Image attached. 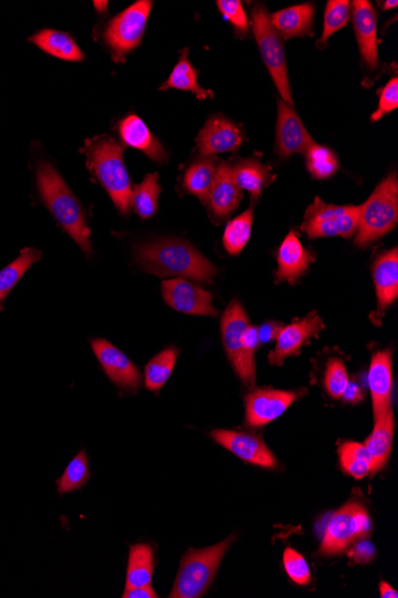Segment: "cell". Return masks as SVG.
<instances>
[{"label":"cell","mask_w":398,"mask_h":598,"mask_svg":"<svg viewBox=\"0 0 398 598\" xmlns=\"http://www.w3.org/2000/svg\"><path fill=\"white\" fill-rule=\"evenodd\" d=\"M253 207L239 215L227 225L223 234V245L230 255H239L251 238Z\"/></svg>","instance_id":"cell-36"},{"label":"cell","mask_w":398,"mask_h":598,"mask_svg":"<svg viewBox=\"0 0 398 598\" xmlns=\"http://www.w3.org/2000/svg\"><path fill=\"white\" fill-rule=\"evenodd\" d=\"M124 145L133 147L146 154L154 162L163 163L167 159V152L160 141L149 131L146 123L139 116L129 115L118 125Z\"/></svg>","instance_id":"cell-22"},{"label":"cell","mask_w":398,"mask_h":598,"mask_svg":"<svg viewBox=\"0 0 398 598\" xmlns=\"http://www.w3.org/2000/svg\"><path fill=\"white\" fill-rule=\"evenodd\" d=\"M373 546L369 544V542H360L359 545L352 550V557L359 561V563H368L371 559H373Z\"/></svg>","instance_id":"cell-45"},{"label":"cell","mask_w":398,"mask_h":598,"mask_svg":"<svg viewBox=\"0 0 398 598\" xmlns=\"http://www.w3.org/2000/svg\"><path fill=\"white\" fill-rule=\"evenodd\" d=\"M242 199V191L236 186L232 165L222 162L216 169L213 188L210 190L209 205L217 218L225 219L236 211Z\"/></svg>","instance_id":"cell-21"},{"label":"cell","mask_w":398,"mask_h":598,"mask_svg":"<svg viewBox=\"0 0 398 598\" xmlns=\"http://www.w3.org/2000/svg\"><path fill=\"white\" fill-rule=\"evenodd\" d=\"M375 419L385 415L391 406L393 396V350L377 351L372 356L368 375Z\"/></svg>","instance_id":"cell-17"},{"label":"cell","mask_w":398,"mask_h":598,"mask_svg":"<svg viewBox=\"0 0 398 598\" xmlns=\"http://www.w3.org/2000/svg\"><path fill=\"white\" fill-rule=\"evenodd\" d=\"M216 169V159L210 157L198 160L185 172L184 188L197 196L204 205H209V195L215 181Z\"/></svg>","instance_id":"cell-29"},{"label":"cell","mask_w":398,"mask_h":598,"mask_svg":"<svg viewBox=\"0 0 398 598\" xmlns=\"http://www.w3.org/2000/svg\"><path fill=\"white\" fill-rule=\"evenodd\" d=\"M378 299V310L384 312L398 298V252L397 248L384 252L373 264Z\"/></svg>","instance_id":"cell-23"},{"label":"cell","mask_w":398,"mask_h":598,"mask_svg":"<svg viewBox=\"0 0 398 598\" xmlns=\"http://www.w3.org/2000/svg\"><path fill=\"white\" fill-rule=\"evenodd\" d=\"M235 536L203 550L190 548L180 561L176 582L171 591V598L202 597L213 584L223 558L232 546Z\"/></svg>","instance_id":"cell-5"},{"label":"cell","mask_w":398,"mask_h":598,"mask_svg":"<svg viewBox=\"0 0 398 598\" xmlns=\"http://www.w3.org/2000/svg\"><path fill=\"white\" fill-rule=\"evenodd\" d=\"M35 45L48 54L62 60L82 61L84 54L79 48L77 42L70 35L58 30L46 29L37 33L30 39Z\"/></svg>","instance_id":"cell-28"},{"label":"cell","mask_w":398,"mask_h":598,"mask_svg":"<svg viewBox=\"0 0 398 598\" xmlns=\"http://www.w3.org/2000/svg\"><path fill=\"white\" fill-rule=\"evenodd\" d=\"M296 392L271 390H256L247 394L246 419L252 427H264L290 408L295 402Z\"/></svg>","instance_id":"cell-16"},{"label":"cell","mask_w":398,"mask_h":598,"mask_svg":"<svg viewBox=\"0 0 398 598\" xmlns=\"http://www.w3.org/2000/svg\"><path fill=\"white\" fill-rule=\"evenodd\" d=\"M398 107V79L397 77L390 80L382 90L381 98H379V106L375 114L371 115V121L376 122L381 120L384 115L394 112Z\"/></svg>","instance_id":"cell-42"},{"label":"cell","mask_w":398,"mask_h":598,"mask_svg":"<svg viewBox=\"0 0 398 598\" xmlns=\"http://www.w3.org/2000/svg\"><path fill=\"white\" fill-rule=\"evenodd\" d=\"M232 174L236 186L248 191L253 197H259L272 180L269 166L261 164L257 159L241 160L232 166Z\"/></svg>","instance_id":"cell-27"},{"label":"cell","mask_w":398,"mask_h":598,"mask_svg":"<svg viewBox=\"0 0 398 598\" xmlns=\"http://www.w3.org/2000/svg\"><path fill=\"white\" fill-rule=\"evenodd\" d=\"M398 221V178L396 172L389 175L373 191L362 206L359 227L354 244L359 248L375 243L393 231Z\"/></svg>","instance_id":"cell-6"},{"label":"cell","mask_w":398,"mask_h":598,"mask_svg":"<svg viewBox=\"0 0 398 598\" xmlns=\"http://www.w3.org/2000/svg\"><path fill=\"white\" fill-rule=\"evenodd\" d=\"M314 261V256L304 248L296 233L290 232L278 250L277 282H289L294 285Z\"/></svg>","instance_id":"cell-20"},{"label":"cell","mask_w":398,"mask_h":598,"mask_svg":"<svg viewBox=\"0 0 398 598\" xmlns=\"http://www.w3.org/2000/svg\"><path fill=\"white\" fill-rule=\"evenodd\" d=\"M221 331L228 359L247 386L256 384L254 355L259 345L257 328L250 324L245 308L234 300L222 316Z\"/></svg>","instance_id":"cell-4"},{"label":"cell","mask_w":398,"mask_h":598,"mask_svg":"<svg viewBox=\"0 0 398 598\" xmlns=\"http://www.w3.org/2000/svg\"><path fill=\"white\" fill-rule=\"evenodd\" d=\"M223 17L233 24L236 33L246 35L248 32V18L239 0H219L216 3Z\"/></svg>","instance_id":"cell-41"},{"label":"cell","mask_w":398,"mask_h":598,"mask_svg":"<svg viewBox=\"0 0 398 598\" xmlns=\"http://www.w3.org/2000/svg\"><path fill=\"white\" fill-rule=\"evenodd\" d=\"M161 187L158 174H149L139 186L133 189L132 206L141 219H148L157 213Z\"/></svg>","instance_id":"cell-34"},{"label":"cell","mask_w":398,"mask_h":598,"mask_svg":"<svg viewBox=\"0 0 398 598\" xmlns=\"http://www.w3.org/2000/svg\"><path fill=\"white\" fill-rule=\"evenodd\" d=\"M339 458L341 467L354 479H364L371 473V454L362 443H342L339 448Z\"/></svg>","instance_id":"cell-33"},{"label":"cell","mask_w":398,"mask_h":598,"mask_svg":"<svg viewBox=\"0 0 398 598\" xmlns=\"http://www.w3.org/2000/svg\"><path fill=\"white\" fill-rule=\"evenodd\" d=\"M282 329L283 325L277 322H269L261 325L260 328H257L259 344L275 341Z\"/></svg>","instance_id":"cell-43"},{"label":"cell","mask_w":398,"mask_h":598,"mask_svg":"<svg viewBox=\"0 0 398 598\" xmlns=\"http://www.w3.org/2000/svg\"><path fill=\"white\" fill-rule=\"evenodd\" d=\"M85 153L93 176L107 189L118 211L128 215L133 188L123 160V147L113 138L102 137L87 140Z\"/></svg>","instance_id":"cell-3"},{"label":"cell","mask_w":398,"mask_h":598,"mask_svg":"<svg viewBox=\"0 0 398 598\" xmlns=\"http://www.w3.org/2000/svg\"><path fill=\"white\" fill-rule=\"evenodd\" d=\"M307 168L315 180H326L339 170L337 154L329 147L314 143L306 152Z\"/></svg>","instance_id":"cell-37"},{"label":"cell","mask_w":398,"mask_h":598,"mask_svg":"<svg viewBox=\"0 0 398 598\" xmlns=\"http://www.w3.org/2000/svg\"><path fill=\"white\" fill-rule=\"evenodd\" d=\"M136 262L146 273L160 277L179 276L197 282H211L217 269L194 246L178 239H163L140 245Z\"/></svg>","instance_id":"cell-1"},{"label":"cell","mask_w":398,"mask_h":598,"mask_svg":"<svg viewBox=\"0 0 398 598\" xmlns=\"http://www.w3.org/2000/svg\"><path fill=\"white\" fill-rule=\"evenodd\" d=\"M283 564L286 573L298 585H308L312 582L309 565L302 554L292 548H286L283 556Z\"/></svg>","instance_id":"cell-40"},{"label":"cell","mask_w":398,"mask_h":598,"mask_svg":"<svg viewBox=\"0 0 398 598\" xmlns=\"http://www.w3.org/2000/svg\"><path fill=\"white\" fill-rule=\"evenodd\" d=\"M362 206L327 205L316 197L304 214L302 231L309 238L345 237L357 233Z\"/></svg>","instance_id":"cell-9"},{"label":"cell","mask_w":398,"mask_h":598,"mask_svg":"<svg viewBox=\"0 0 398 598\" xmlns=\"http://www.w3.org/2000/svg\"><path fill=\"white\" fill-rule=\"evenodd\" d=\"M315 8L313 4H301L276 12L270 16L272 27L284 40L298 36L313 35Z\"/></svg>","instance_id":"cell-24"},{"label":"cell","mask_w":398,"mask_h":598,"mask_svg":"<svg viewBox=\"0 0 398 598\" xmlns=\"http://www.w3.org/2000/svg\"><path fill=\"white\" fill-rule=\"evenodd\" d=\"M41 251L36 249H23L20 257L14 262L0 270V311L3 310V304L23 275L41 258Z\"/></svg>","instance_id":"cell-31"},{"label":"cell","mask_w":398,"mask_h":598,"mask_svg":"<svg viewBox=\"0 0 398 598\" xmlns=\"http://www.w3.org/2000/svg\"><path fill=\"white\" fill-rule=\"evenodd\" d=\"M163 297L166 304L178 312L192 316L216 317L213 295L185 279H173L163 282Z\"/></svg>","instance_id":"cell-12"},{"label":"cell","mask_w":398,"mask_h":598,"mask_svg":"<svg viewBox=\"0 0 398 598\" xmlns=\"http://www.w3.org/2000/svg\"><path fill=\"white\" fill-rule=\"evenodd\" d=\"M179 356L176 347L167 348L155 355L145 369V386L148 391L157 392L169 381Z\"/></svg>","instance_id":"cell-32"},{"label":"cell","mask_w":398,"mask_h":598,"mask_svg":"<svg viewBox=\"0 0 398 598\" xmlns=\"http://www.w3.org/2000/svg\"><path fill=\"white\" fill-rule=\"evenodd\" d=\"M93 353L113 384L128 392H138L142 376L129 357L105 339L91 341Z\"/></svg>","instance_id":"cell-11"},{"label":"cell","mask_w":398,"mask_h":598,"mask_svg":"<svg viewBox=\"0 0 398 598\" xmlns=\"http://www.w3.org/2000/svg\"><path fill=\"white\" fill-rule=\"evenodd\" d=\"M379 593H381L382 598L398 597L397 591L393 587H391V585L387 582H381V584H379Z\"/></svg>","instance_id":"cell-47"},{"label":"cell","mask_w":398,"mask_h":598,"mask_svg":"<svg viewBox=\"0 0 398 598\" xmlns=\"http://www.w3.org/2000/svg\"><path fill=\"white\" fill-rule=\"evenodd\" d=\"M123 598H158L152 585L148 587L129 588L124 590Z\"/></svg>","instance_id":"cell-46"},{"label":"cell","mask_w":398,"mask_h":598,"mask_svg":"<svg viewBox=\"0 0 398 598\" xmlns=\"http://www.w3.org/2000/svg\"><path fill=\"white\" fill-rule=\"evenodd\" d=\"M375 428L364 446L369 450L372 458L371 477L383 470L388 464L391 450H393L395 417L393 409L385 415L375 419Z\"/></svg>","instance_id":"cell-25"},{"label":"cell","mask_w":398,"mask_h":598,"mask_svg":"<svg viewBox=\"0 0 398 598\" xmlns=\"http://www.w3.org/2000/svg\"><path fill=\"white\" fill-rule=\"evenodd\" d=\"M364 390L360 387L357 382H348L344 394L341 398H344L346 403L358 404L364 399Z\"/></svg>","instance_id":"cell-44"},{"label":"cell","mask_w":398,"mask_h":598,"mask_svg":"<svg viewBox=\"0 0 398 598\" xmlns=\"http://www.w3.org/2000/svg\"><path fill=\"white\" fill-rule=\"evenodd\" d=\"M152 6L151 0H140L108 24L104 38L116 63H123L126 55L140 45Z\"/></svg>","instance_id":"cell-10"},{"label":"cell","mask_w":398,"mask_h":598,"mask_svg":"<svg viewBox=\"0 0 398 598\" xmlns=\"http://www.w3.org/2000/svg\"><path fill=\"white\" fill-rule=\"evenodd\" d=\"M314 143L294 107L279 100L276 144L278 156L288 159L294 153L306 154Z\"/></svg>","instance_id":"cell-14"},{"label":"cell","mask_w":398,"mask_h":598,"mask_svg":"<svg viewBox=\"0 0 398 598\" xmlns=\"http://www.w3.org/2000/svg\"><path fill=\"white\" fill-rule=\"evenodd\" d=\"M40 194L53 217L64 227L86 255H91V231L87 226L84 208L59 172L51 164L41 162L37 168Z\"/></svg>","instance_id":"cell-2"},{"label":"cell","mask_w":398,"mask_h":598,"mask_svg":"<svg viewBox=\"0 0 398 598\" xmlns=\"http://www.w3.org/2000/svg\"><path fill=\"white\" fill-rule=\"evenodd\" d=\"M167 89L190 91L197 96L198 100H207L209 96H213V92L204 90L198 84V71L188 59V49L183 51L182 57L174 67L170 78L166 80L165 84L161 85L160 90L166 91Z\"/></svg>","instance_id":"cell-30"},{"label":"cell","mask_w":398,"mask_h":598,"mask_svg":"<svg viewBox=\"0 0 398 598\" xmlns=\"http://www.w3.org/2000/svg\"><path fill=\"white\" fill-rule=\"evenodd\" d=\"M397 2L396 0H394V2H391V0H388V2H385L383 5V10H390V9H394L397 6Z\"/></svg>","instance_id":"cell-49"},{"label":"cell","mask_w":398,"mask_h":598,"mask_svg":"<svg viewBox=\"0 0 398 598\" xmlns=\"http://www.w3.org/2000/svg\"><path fill=\"white\" fill-rule=\"evenodd\" d=\"M93 4H95V8L99 12H104L108 10V2H95Z\"/></svg>","instance_id":"cell-48"},{"label":"cell","mask_w":398,"mask_h":598,"mask_svg":"<svg viewBox=\"0 0 398 598\" xmlns=\"http://www.w3.org/2000/svg\"><path fill=\"white\" fill-rule=\"evenodd\" d=\"M91 478L89 458L85 450L79 452L70 464L67 465L64 474L57 480L59 495L72 493L83 489Z\"/></svg>","instance_id":"cell-35"},{"label":"cell","mask_w":398,"mask_h":598,"mask_svg":"<svg viewBox=\"0 0 398 598\" xmlns=\"http://www.w3.org/2000/svg\"><path fill=\"white\" fill-rule=\"evenodd\" d=\"M323 329L325 324L316 312L298 322L283 326L277 337L276 349L270 354L271 365L282 366L286 359L300 354L304 345L309 344L310 339L319 336Z\"/></svg>","instance_id":"cell-13"},{"label":"cell","mask_w":398,"mask_h":598,"mask_svg":"<svg viewBox=\"0 0 398 598\" xmlns=\"http://www.w3.org/2000/svg\"><path fill=\"white\" fill-rule=\"evenodd\" d=\"M252 28L256 35L261 58L269 70L271 77L283 101L294 107L290 91L288 67L281 36L272 27L269 12L264 5H256L252 11Z\"/></svg>","instance_id":"cell-7"},{"label":"cell","mask_w":398,"mask_h":598,"mask_svg":"<svg viewBox=\"0 0 398 598\" xmlns=\"http://www.w3.org/2000/svg\"><path fill=\"white\" fill-rule=\"evenodd\" d=\"M371 520L362 504L350 502L340 508L329 520L323 536L322 556H337L370 533Z\"/></svg>","instance_id":"cell-8"},{"label":"cell","mask_w":398,"mask_h":598,"mask_svg":"<svg viewBox=\"0 0 398 598\" xmlns=\"http://www.w3.org/2000/svg\"><path fill=\"white\" fill-rule=\"evenodd\" d=\"M351 16V3L347 0H329L327 3L323 33L319 43L326 45L329 38L347 26Z\"/></svg>","instance_id":"cell-38"},{"label":"cell","mask_w":398,"mask_h":598,"mask_svg":"<svg viewBox=\"0 0 398 598\" xmlns=\"http://www.w3.org/2000/svg\"><path fill=\"white\" fill-rule=\"evenodd\" d=\"M154 575L153 548L148 544L130 547L126 589L152 585Z\"/></svg>","instance_id":"cell-26"},{"label":"cell","mask_w":398,"mask_h":598,"mask_svg":"<svg viewBox=\"0 0 398 598\" xmlns=\"http://www.w3.org/2000/svg\"><path fill=\"white\" fill-rule=\"evenodd\" d=\"M348 374L345 363L339 359L329 360L325 374V388L333 399H340L348 385Z\"/></svg>","instance_id":"cell-39"},{"label":"cell","mask_w":398,"mask_h":598,"mask_svg":"<svg viewBox=\"0 0 398 598\" xmlns=\"http://www.w3.org/2000/svg\"><path fill=\"white\" fill-rule=\"evenodd\" d=\"M351 6L360 55L369 69L376 70L379 65L376 10L368 0H354Z\"/></svg>","instance_id":"cell-19"},{"label":"cell","mask_w":398,"mask_h":598,"mask_svg":"<svg viewBox=\"0 0 398 598\" xmlns=\"http://www.w3.org/2000/svg\"><path fill=\"white\" fill-rule=\"evenodd\" d=\"M210 436L220 446L248 464L266 468L277 467L275 455L257 436L223 429L211 431Z\"/></svg>","instance_id":"cell-15"},{"label":"cell","mask_w":398,"mask_h":598,"mask_svg":"<svg viewBox=\"0 0 398 598\" xmlns=\"http://www.w3.org/2000/svg\"><path fill=\"white\" fill-rule=\"evenodd\" d=\"M244 141L239 126L223 116L211 117L199 132L197 147L204 157L223 152H233L239 149Z\"/></svg>","instance_id":"cell-18"}]
</instances>
